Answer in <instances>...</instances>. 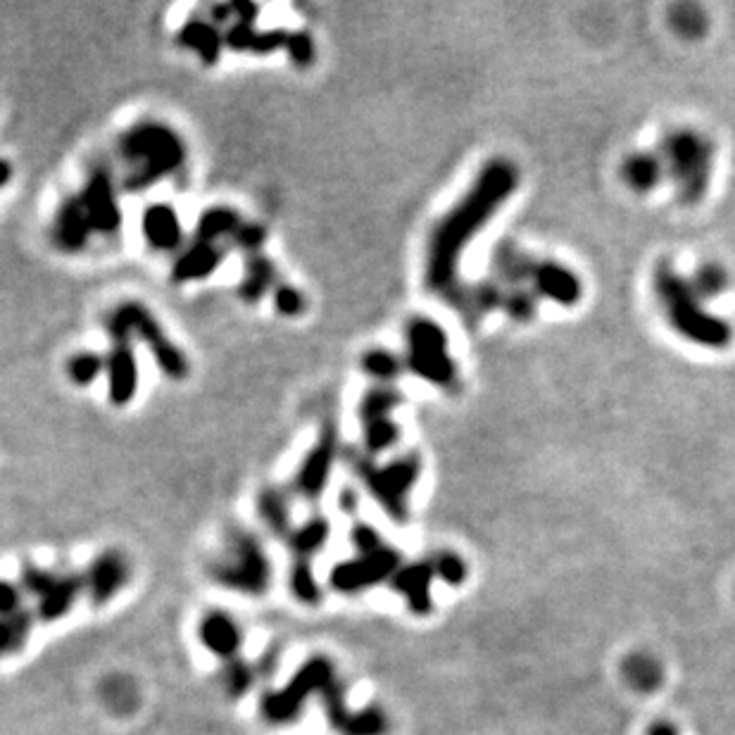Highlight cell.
<instances>
[{
  "label": "cell",
  "mask_w": 735,
  "mask_h": 735,
  "mask_svg": "<svg viewBox=\"0 0 735 735\" xmlns=\"http://www.w3.org/2000/svg\"><path fill=\"white\" fill-rule=\"evenodd\" d=\"M276 284H279V274H276V265L272 257L267 253L245 257L241 281H238V298H241L245 305L262 303L265 295H272Z\"/></svg>",
  "instance_id": "cell-18"
},
{
  "label": "cell",
  "mask_w": 735,
  "mask_h": 735,
  "mask_svg": "<svg viewBox=\"0 0 735 735\" xmlns=\"http://www.w3.org/2000/svg\"><path fill=\"white\" fill-rule=\"evenodd\" d=\"M398 441H400V424L393 422V417L362 424V443L364 452H367L369 457L391 450Z\"/></svg>",
  "instance_id": "cell-30"
},
{
  "label": "cell",
  "mask_w": 735,
  "mask_h": 735,
  "mask_svg": "<svg viewBox=\"0 0 735 735\" xmlns=\"http://www.w3.org/2000/svg\"><path fill=\"white\" fill-rule=\"evenodd\" d=\"M272 303L274 310L279 317L286 319H298L300 314L305 312L307 307V298L300 288H295L293 284H286V281H279L276 288L272 291Z\"/></svg>",
  "instance_id": "cell-33"
},
{
  "label": "cell",
  "mask_w": 735,
  "mask_h": 735,
  "mask_svg": "<svg viewBox=\"0 0 735 735\" xmlns=\"http://www.w3.org/2000/svg\"><path fill=\"white\" fill-rule=\"evenodd\" d=\"M122 162V186L127 193H143L179 172L186 165L188 146L184 136L160 119H141L117 138Z\"/></svg>",
  "instance_id": "cell-2"
},
{
  "label": "cell",
  "mask_w": 735,
  "mask_h": 735,
  "mask_svg": "<svg viewBox=\"0 0 735 735\" xmlns=\"http://www.w3.org/2000/svg\"><path fill=\"white\" fill-rule=\"evenodd\" d=\"M141 386V367L131 343H112L105 355V391L112 407H127L136 400Z\"/></svg>",
  "instance_id": "cell-13"
},
{
  "label": "cell",
  "mask_w": 735,
  "mask_h": 735,
  "mask_svg": "<svg viewBox=\"0 0 735 735\" xmlns=\"http://www.w3.org/2000/svg\"><path fill=\"white\" fill-rule=\"evenodd\" d=\"M203 636H205V643L210 645L215 652H231L238 640L236 628L231 626L229 619H222V617L207 619L203 626Z\"/></svg>",
  "instance_id": "cell-35"
},
{
  "label": "cell",
  "mask_w": 735,
  "mask_h": 735,
  "mask_svg": "<svg viewBox=\"0 0 735 735\" xmlns=\"http://www.w3.org/2000/svg\"><path fill=\"white\" fill-rule=\"evenodd\" d=\"M24 633H27V624L20 614L8 619H0V655L12 652L15 647H20Z\"/></svg>",
  "instance_id": "cell-37"
},
{
  "label": "cell",
  "mask_w": 735,
  "mask_h": 735,
  "mask_svg": "<svg viewBox=\"0 0 735 735\" xmlns=\"http://www.w3.org/2000/svg\"><path fill=\"white\" fill-rule=\"evenodd\" d=\"M405 367L419 379L441 388L455 391L460 383V369L455 357L450 355L448 334L436 319L417 314L405 326Z\"/></svg>",
  "instance_id": "cell-6"
},
{
  "label": "cell",
  "mask_w": 735,
  "mask_h": 735,
  "mask_svg": "<svg viewBox=\"0 0 735 735\" xmlns=\"http://www.w3.org/2000/svg\"><path fill=\"white\" fill-rule=\"evenodd\" d=\"M360 369L376 381V386H395V381L407 372L405 357L395 355L388 348H369L360 357Z\"/></svg>",
  "instance_id": "cell-22"
},
{
  "label": "cell",
  "mask_w": 735,
  "mask_h": 735,
  "mask_svg": "<svg viewBox=\"0 0 735 735\" xmlns=\"http://www.w3.org/2000/svg\"><path fill=\"white\" fill-rule=\"evenodd\" d=\"M243 222L245 219L241 217V212L229 205L205 207V210L200 212L196 229H193V238L203 243L224 245V241H231V238H234Z\"/></svg>",
  "instance_id": "cell-20"
},
{
  "label": "cell",
  "mask_w": 735,
  "mask_h": 735,
  "mask_svg": "<svg viewBox=\"0 0 735 735\" xmlns=\"http://www.w3.org/2000/svg\"><path fill=\"white\" fill-rule=\"evenodd\" d=\"M12 174H15V172H12V165H10V162L5 160V157H0V191H3V188L10 184V181H12Z\"/></svg>",
  "instance_id": "cell-42"
},
{
  "label": "cell",
  "mask_w": 735,
  "mask_h": 735,
  "mask_svg": "<svg viewBox=\"0 0 735 735\" xmlns=\"http://www.w3.org/2000/svg\"><path fill=\"white\" fill-rule=\"evenodd\" d=\"M257 512L260 519L279 536H291V507H288V498L284 490L279 488H262L257 495Z\"/></svg>",
  "instance_id": "cell-24"
},
{
  "label": "cell",
  "mask_w": 735,
  "mask_h": 735,
  "mask_svg": "<svg viewBox=\"0 0 735 735\" xmlns=\"http://www.w3.org/2000/svg\"><path fill=\"white\" fill-rule=\"evenodd\" d=\"M284 50L288 60H291L298 69H310L314 65V60H317V46H314L310 31L305 29L288 31Z\"/></svg>",
  "instance_id": "cell-32"
},
{
  "label": "cell",
  "mask_w": 735,
  "mask_h": 735,
  "mask_svg": "<svg viewBox=\"0 0 735 735\" xmlns=\"http://www.w3.org/2000/svg\"><path fill=\"white\" fill-rule=\"evenodd\" d=\"M647 735H678V731L671 721H655V726H650Z\"/></svg>",
  "instance_id": "cell-41"
},
{
  "label": "cell",
  "mask_w": 735,
  "mask_h": 735,
  "mask_svg": "<svg viewBox=\"0 0 735 735\" xmlns=\"http://www.w3.org/2000/svg\"><path fill=\"white\" fill-rule=\"evenodd\" d=\"M628 678H631V683L636 688L652 690L659 683V678H662V669L647 657H638L628 662Z\"/></svg>",
  "instance_id": "cell-36"
},
{
  "label": "cell",
  "mask_w": 735,
  "mask_h": 735,
  "mask_svg": "<svg viewBox=\"0 0 735 735\" xmlns=\"http://www.w3.org/2000/svg\"><path fill=\"white\" fill-rule=\"evenodd\" d=\"M267 238H269V231H267L265 224L250 222V219H245V222L241 224V229L236 231L234 238H231L229 243L234 245L236 250H241L245 257H248V255L265 253Z\"/></svg>",
  "instance_id": "cell-34"
},
{
  "label": "cell",
  "mask_w": 735,
  "mask_h": 735,
  "mask_svg": "<svg viewBox=\"0 0 735 735\" xmlns=\"http://www.w3.org/2000/svg\"><path fill=\"white\" fill-rule=\"evenodd\" d=\"M688 279L702 300L719 298V295H724L728 291V284H731L726 267L719 265V262H702Z\"/></svg>",
  "instance_id": "cell-28"
},
{
  "label": "cell",
  "mask_w": 735,
  "mask_h": 735,
  "mask_svg": "<svg viewBox=\"0 0 735 735\" xmlns=\"http://www.w3.org/2000/svg\"><path fill=\"white\" fill-rule=\"evenodd\" d=\"M20 590L10 583L0 581V619H8L20 614Z\"/></svg>",
  "instance_id": "cell-39"
},
{
  "label": "cell",
  "mask_w": 735,
  "mask_h": 735,
  "mask_svg": "<svg viewBox=\"0 0 735 735\" xmlns=\"http://www.w3.org/2000/svg\"><path fill=\"white\" fill-rule=\"evenodd\" d=\"M348 464L388 517L407 519V498L422 474V457L417 452H407L386 464H376L367 452H348Z\"/></svg>",
  "instance_id": "cell-7"
},
{
  "label": "cell",
  "mask_w": 735,
  "mask_h": 735,
  "mask_svg": "<svg viewBox=\"0 0 735 735\" xmlns=\"http://www.w3.org/2000/svg\"><path fill=\"white\" fill-rule=\"evenodd\" d=\"M141 236L153 253L177 255L186 245L184 222L177 207L165 200L150 203L141 215Z\"/></svg>",
  "instance_id": "cell-12"
},
{
  "label": "cell",
  "mask_w": 735,
  "mask_h": 735,
  "mask_svg": "<svg viewBox=\"0 0 735 735\" xmlns=\"http://www.w3.org/2000/svg\"><path fill=\"white\" fill-rule=\"evenodd\" d=\"M231 15H234V22L241 24H257V17H260V5L248 3V0H238V3H231Z\"/></svg>",
  "instance_id": "cell-40"
},
{
  "label": "cell",
  "mask_w": 735,
  "mask_h": 735,
  "mask_svg": "<svg viewBox=\"0 0 735 735\" xmlns=\"http://www.w3.org/2000/svg\"><path fill=\"white\" fill-rule=\"evenodd\" d=\"M517 188V165L507 157H495L481 167L467 193L433 226L426 245V286L431 293L441 295L450 307L464 288L460 265L467 245L498 215L500 207L514 196Z\"/></svg>",
  "instance_id": "cell-1"
},
{
  "label": "cell",
  "mask_w": 735,
  "mask_h": 735,
  "mask_svg": "<svg viewBox=\"0 0 735 735\" xmlns=\"http://www.w3.org/2000/svg\"><path fill=\"white\" fill-rule=\"evenodd\" d=\"M669 24H671V29L681 36V39L695 41V39H700V36H705L709 20H707V12L702 10L700 5L681 3V5H674V8L669 10Z\"/></svg>",
  "instance_id": "cell-27"
},
{
  "label": "cell",
  "mask_w": 735,
  "mask_h": 735,
  "mask_svg": "<svg viewBox=\"0 0 735 735\" xmlns=\"http://www.w3.org/2000/svg\"><path fill=\"white\" fill-rule=\"evenodd\" d=\"M177 43L198 55L200 65L215 67L224 53V29H219L210 17H191L179 29Z\"/></svg>",
  "instance_id": "cell-16"
},
{
  "label": "cell",
  "mask_w": 735,
  "mask_h": 735,
  "mask_svg": "<svg viewBox=\"0 0 735 735\" xmlns=\"http://www.w3.org/2000/svg\"><path fill=\"white\" fill-rule=\"evenodd\" d=\"M402 402H405V395L398 391V386H372L357 405V417H360V424L388 419Z\"/></svg>",
  "instance_id": "cell-23"
},
{
  "label": "cell",
  "mask_w": 735,
  "mask_h": 735,
  "mask_svg": "<svg viewBox=\"0 0 735 735\" xmlns=\"http://www.w3.org/2000/svg\"><path fill=\"white\" fill-rule=\"evenodd\" d=\"M81 203L89 212L93 234L100 238H115L122 231V203L115 172L105 165H93L79 191Z\"/></svg>",
  "instance_id": "cell-10"
},
{
  "label": "cell",
  "mask_w": 735,
  "mask_h": 735,
  "mask_svg": "<svg viewBox=\"0 0 735 735\" xmlns=\"http://www.w3.org/2000/svg\"><path fill=\"white\" fill-rule=\"evenodd\" d=\"M329 533H331L329 521L324 517H314L310 521H305L300 529L291 531L288 540H291V548L295 550V555L307 557L324 548V543L329 540Z\"/></svg>",
  "instance_id": "cell-29"
},
{
  "label": "cell",
  "mask_w": 735,
  "mask_h": 735,
  "mask_svg": "<svg viewBox=\"0 0 735 735\" xmlns=\"http://www.w3.org/2000/svg\"><path fill=\"white\" fill-rule=\"evenodd\" d=\"M224 257H226L224 245L203 243L193 238V241L186 243L177 253V257H174L169 279H172L177 286L198 284V281L210 279V276L222 267Z\"/></svg>",
  "instance_id": "cell-15"
},
{
  "label": "cell",
  "mask_w": 735,
  "mask_h": 735,
  "mask_svg": "<svg viewBox=\"0 0 735 735\" xmlns=\"http://www.w3.org/2000/svg\"><path fill=\"white\" fill-rule=\"evenodd\" d=\"M652 288L664 317L678 336L707 350H724L733 341V326L719 314L709 312L705 300L695 293L690 279L662 262L652 276Z\"/></svg>",
  "instance_id": "cell-3"
},
{
  "label": "cell",
  "mask_w": 735,
  "mask_h": 735,
  "mask_svg": "<svg viewBox=\"0 0 735 735\" xmlns=\"http://www.w3.org/2000/svg\"><path fill=\"white\" fill-rule=\"evenodd\" d=\"M621 179L633 193H650L667 179L664 160L657 150H633L621 162Z\"/></svg>",
  "instance_id": "cell-17"
},
{
  "label": "cell",
  "mask_w": 735,
  "mask_h": 735,
  "mask_svg": "<svg viewBox=\"0 0 735 735\" xmlns=\"http://www.w3.org/2000/svg\"><path fill=\"white\" fill-rule=\"evenodd\" d=\"M664 160L667 179L683 205H697L707 198L714 174V143L702 131L690 127L671 129L657 150Z\"/></svg>",
  "instance_id": "cell-5"
},
{
  "label": "cell",
  "mask_w": 735,
  "mask_h": 735,
  "mask_svg": "<svg viewBox=\"0 0 735 735\" xmlns=\"http://www.w3.org/2000/svg\"><path fill=\"white\" fill-rule=\"evenodd\" d=\"M65 376L72 386L91 388L100 376H105V355L96 350H79L65 362Z\"/></svg>",
  "instance_id": "cell-25"
},
{
  "label": "cell",
  "mask_w": 735,
  "mask_h": 735,
  "mask_svg": "<svg viewBox=\"0 0 735 735\" xmlns=\"http://www.w3.org/2000/svg\"><path fill=\"white\" fill-rule=\"evenodd\" d=\"M105 334L110 343H141L167 379L181 383L191 376V362L184 350L167 336L160 319L138 300H124L108 312Z\"/></svg>",
  "instance_id": "cell-4"
},
{
  "label": "cell",
  "mask_w": 735,
  "mask_h": 735,
  "mask_svg": "<svg viewBox=\"0 0 735 735\" xmlns=\"http://www.w3.org/2000/svg\"><path fill=\"white\" fill-rule=\"evenodd\" d=\"M490 265H493L495 281H500L502 286H529L536 257L526 253L524 248H519L517 243L502 241L490 255Z\"/></svg>",
  "instance_id": "cell-19"
},
{
  "label": "cell",
  "mask_w": 735,
  "mask_h": 735,
  "mask_svg": "<svg viewBox=\"0 0 735 735\" xmlns=\"http://www.w3.org/2000/svg\"><path fill=\"white\" fill-rule=\"evenodd\" d=\"M529 288L538 298L550 300L559 307H574L583 298L581 276L557 260H538L536 257Z\"/></svg>",
  "instance_id": "cell-14"
},
{
  "label": "cell",
  "mask_w": 735,
  "mask_h": 735,
  "mask_svg": "<svg viewBox=\"0 0 735 735\" xmlns=\"http://www.w3.org/2000/svg\"><path fill=\"white\" fill-rule=\"evenodd\" d=\"M50 243L62 255H81L89 248L93 234V226L86 212L84 203H81L79 193H69L60 200L55 207L53 219H50Z\"/></svg>",
  "instance_id": "cell-11"
},
{
  "label": "cell",
  "mask_w": 735,
  "mask_h": 735,
  "mask_svg": "<svg viewBox=\"0 0 735 735\" xmlns=\"http://www.w3.org/2000/svg\"><path fill=\"white\" fill-rule=\"evenodd\" d=\"M338 455H341V433H338L334 419H326L319 426L312 448L305 452L303 462H300L298 471H295L293 493L298 498L317 500L326 490V486H329Z\"/></svg>",
  "instance_id": "cell-9"
},
{
  "label": "cell",
  "mask_w": 735,
  "mask_h": 735,
  "mask_svg": "<svg viewBox=\"0 0 735 735\" xmlns=\"http://www.w3.org/2000/svg\"><path fill=\"white\" fill-rule=\"evenodd\" d=\"M127 579V562L119 552H105L91 567V586L96 593L110 595Z\"/></svg>",
  "instance_id": "cell-26"
},
{
  "label": "cell",
  "mask_w": 735,
  "mask_h": 735,
  "mask_svg": "<svg viewBox=\"0 0 735 735\" xmlns=\"http://www.w3.org/2000/svg\"><path fill=\"white\" fill-rule=\"evenodd\" d=\"M286 36H288L286 29H265V31L257 29L250 53L253 55L279 53V50H284L286 46Z\"/></svg>",
  "instance_id": "cell-38"
},
{
  "label": "cell",
  "mask_w": 735,
  "mask_h": 735,
  "mask_svg": "<svg viewBox=\"0 0 735 735\" xmlns=\"http://www.w3.org/2000/svg\"><path fill=\"white\" fill-rule=\"evenodd\" d=\"M433 576H438L436 567H433V559L398 571L395 586H398V590H402V593L407 595V600H410V607L414 609V612H419V614L429 612V607H431L429 586H431Z\"/></svg>",
  "instance_id": "cell-21"
},
{
  "label": "cell",
  "mask_w": 735,
  "mask_h": 735,
  "mask_svg": "<svg viewBox=\"0 0 735 735\" xmlns=\"http://www.w3.org/2000/svg\"><path fill=\"white\" fill-rule=\"evenodd\" d=\"M215 569L219 579L229 586L255 590L267 581L269 562L253 533L234 529L224 540V555L215 564Z\"/></svg>",
  "instance_id": "cell-8"
},
{
  "label": "cell",
  "mask_w": 735,
  "mask_h": 735,
  "mask_svg": "<svg viewBox=\"0 0 735 735\" xmlns=\"http://www.w3.org/2000/svg\"><path fill=\"white\" fill-rule=\"evenodd\" d=\"M538 305H540V298L531 291L529 286H512V288L505 286L502 312H505L510 319H514V322H519V324L533 322L538 314Z\"/></svg>",
  "instance_id": "cell-31"
}]
</instances>
